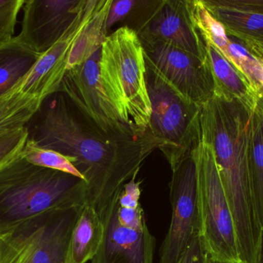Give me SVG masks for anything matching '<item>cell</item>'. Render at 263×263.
<instances>
[{"mask_svg":"<svg viewBox=\"0 0 263 263\" xmlns=\"http://www.w3.org/2000/svg\"><path fill=\"white\" fill-rule=\"evenodd\" d=\"M101 49L86 63L66 73L58 92L102 131L119 137H142L119 115L100 80L99 61Z\"/></svg>","mask_w":263,"mask_h":263,"instance_id":"cell-8","label":"cell"},{"mask_svg":"<svg viewBox=\"0 0 263 263\" xmlns=\"http://www.w3.org/2000/svg\"><path fill=\"white\" fill-rule=\"evenodd\" d=\"M245 43H247L250 49L263 56V45L255 44V43H247V42Z\"/></svg>","mask_w":263,"mask_h":263,"instance_id":"cell-31","label":"cell"},{"mask_svg":"<svg viewBox=\"0 0 263 263\" xmlns=\"http://www.w3.org/2000/svg\"><path fill=\"white\" fill-rule=\"evenodd\" d=\"M112 0H100L92 18L74 42L67 63V72L86 63L101 49L106 38L105 23Z\"/></svg>","mask_w":263,"mask_h":263,"instance_id":"cell-18","label":"cell"},{"mask_svg":"<svg viewBox=\"0 0 263 263\" xmlns=\"http://www.w3.org/2000/svg\"><path fill=\"white\" fill-rule=\"evenodd\" d=\"M83 206L63 212L46 222L29 263H66L71 233Z\"/></svg>","mask_w":263,"mask_h":263,"instance_id":"cell-15","label":"cell"},{"mask_svg":"<svg viewBox=\"0 0 263 263\" xmlns=\"http://www.w3.org/2000/svg\"><path fill=\"white\" fill-rule=\"evenodd\" d=\"M230 44L227 58L244 76L259 98L263 96V64L247 43L229 35Z\"/></svg>","mask_w":263,"mask_h":263,"instance_id":"cell-23","label":"cell"},{"mask_svg":"<svg viewBox=\"0 0 263 263\" xmlns=\"http://www.w3.org/2000/svg\"><path fill=\"white\" fill-rule=\"evenodd\" d=\"M84 0H25L16 38L37 54L50 49L68 30Z\"/></svg>","mask_w":263,"mask_h":263,"instance_id":"cell-12","label":"cell"},{"mask_svg":"<svg viewBox=\"0 0 263 263\" xmlns=\"http://www.w3.org/2000/svg\"><path fill=\"white\" fill-rule=\"evenodd\" d=\"M43 101L40 97L20 92L17 86L0 97V137L26 126Z\"/></svg>","mask_w":263,"mask_h":263,"instance_id":"cell-20","label":"cell"},{"mask_svg":"<svg viewBox=\"0 0 263 263\" xmlns=\"http://www.w3.org/2000/svg\"><path fill=\"white\" fill-rule=\"evenodd\" d=\"M258 104H259L260 109L262 110L263 114V96L262 97H261L259 99V101H258Z\"/></svg>","mask_w":263,"mask_h":263,"instance_id":"cell-35","label":"cell"},{"mask_svg":"<svg viewBox=\"0 0 263 263\" xmlns=\"http://www.w3.org/2000/svg\"><path fill=\"white\" fill-rule=\"evenodd\" d=\"M202 2L229 35L247 43L263 45V15L216 6L211 0Z\"/></svg>","mask_w":263,"mask_h":263,"instance_id":"cell-19","label":"cell"},{"mask_svg":"<svg viewBox=\"0 0 263 263\" xmlns=\"http://www.w3.org/2000/svg\"><path fill=\"white\" fill-rule=\"evenodd\" d=\"M192 156L196 164L199 236L204 250L219 262L241 263L233 216L213 147L201 128Z\"/></svg>","mask_w":263,"mask_h":263,"instance_id":"cell-6","label":"cell"},{"mask_svg":"<svg viewBox=\"0 0 263 263\" xmlns=\"http://www.w3.org/2000/svg\"><path fill=\"white\" fill-rule=\"evenodd\" d=\"M139 0H112L105 23V32L106 37L116 25L120 23L126 26L133 16Z\"/></svg>","mask_w":263,"mask_h":263,"instance_id":"cell-28","label":"cell"},{"mask_svg":"<svg viewBox=\"0 0 263 263\" xmlns=\"http://www.w3.org/2000/svg\"><path fill=\"white\" fill-rule=\"evenodd\" d=\"M204 263H227L219 262V261L215 260V259H212L209 255L205 253V259H204Z\"/></svg>","mask_w":263,"mask_h":263,"instance_id":"cell-32","label":"cell"},{"mask_svg":"<svg viewBox=\"0 0 263 263\" xmlns=\"http://www.w3.org/2000/svg\"><path fill=\"white\" fill-rule=\"evenodd\" d=\"M46 223L20 233L0 236V263L30 262Z\"/></svg>","mask_w":263,"mask_h":263,"instance_id":"cell-22","label":"cell"},{"mask_svg":"<svg viewBox=\"0 0 263 263\" xmlns=\"http://www.w3.org/2000/svg\"><path fill=\"white\" fill-rule=\"evenodd\" d=\"M141 192L134 177L112 201L103 219V243L91 263L153 262L156 239L147 226Z\"/></svg>","mask_w":263,"mask_h":263,"instance_id":"cell-7","label":"cell"},{"mask_svg":"<svg viewBox=\"0 0 263 263\" xmlns=\"http://www.w3.org/2000/svg\"><path fill=\"white\" fill-rule=\"evenodd\" d=\"M247 46H248V45H247ZM248 47H249V46H248ZM249 48H250V47H249ZM250 50L252 51V52H253V54H255V55H256V56H257L258 57H259V60H260V61L262 62V64H263V56L261 55V54H258V52H255L254 50H253V49H250Z\"/></svg>","mask_w":263,"mask_h":263,"instance_id":"cell-33","label":"cell"},{"mask_svg":"<svg viewBox=\"0 0 263 263\" xmlns=\"http://www.w3.org/2000/svg\"><path fill=\"white\" fill-rule=\"evenodd\" d=\"M213 4L242 12L263 15V0H211Z\"/></svg>","mask_w":263,"mask_h":263,"instance_id":"cell-29","label":"cell"},{"mask_svg":"<svg viewBox=\"0 0 263 263\" xmlns=\"http://www.w3.org/2000/svg\"><path fill=\"white\" fill-rule=\"evenodd\" d=\"M22 156L35 166L61 171L84 180L69 157L53 150L41 148L29 139L23 148Z\"/></svg>","mask_w":263,"mask_h":263,"instance_id":"cell-25","label":"cell"},{"mask_svg":"<svg viewBox=\"0 0 263 263\" xmlns=\"http://www.w3.org/2000/svg\"><path fill=\"white\" fill-rule=\"evenodd\" d=\"M86 199L83 179L35 166L21 154L0 168V236L43 225Z\"/></svg>","mask_w":263,"mask_h":263,"instance_id":"cell-2","label":"cell"},{"mask_svg":"<svg viewBox=\"0 0 263 263\" xmlns=\"http://www.w3.org/2000/svg\"><path fill=\"white\" fill-rule=\"evenodd\" d=\"M205 250L199 234L192 239L177 263H204Z\"/></svg>","mask_w":263,"mask_h":263,"instance_id":"cell-30","label":"cell"},{"mask_svg":"<svg viewBox=\"0 0 263 263\" xmlns=\"http://www.w3.org/2000/svg\"><path fill=\"white\" fill-rule=\"evenodd\" d=\"M187 4L193 23L203 41L213 45L227 57L230 40L223 25L212 15L202 0H187Z\"/></svg>","mask_w":263,"mask_h":263,"instance_id":"cell-24","label":"cell"},{"mask_svg":"<svg viewBox=\"0 0 263 263\" xmlns=\"http://www.w3.org/2000/svg\"><path fill=\"white\" fill-rule=\"evenodd\" d=\"M172 171L171 222L159 250V263H177L192 239L199 234L196 164L193 156Z\"/></svg>","mask_w":263,"mask_h":263,"instance_id":"cell-9","label":"cell"},{"mask_svg":"<svg viewBox=\"0 0 263 263\" xmlns=\"http://www.w3.org/2000/svg\"><path fill=\"white\" fill-rule=\"evenodd\" d=\"M102 86L122 120L139 135L149 131L152 106L146 86L145 51L138 34L120 26L101 47Z\"/></svg>","mask_w":263,"mask_h":263,"instance_id":"cell-4","label":"cell"},{"mask_svg":"<svg viewBox=\"0 0 263 263\" xmlns=\"http://www.w3.org/2000/svg\"><path fill=\"white\" fill-rule=\"evenodd\" d=\"M215 83V95L236 98L255 109L259 96L237 68L213 45L205 43Z\"/></svg>","mask_w":263,"mask_h":263,"instance_id":"cell-14","label":"cell"},{"mask_svg":"<svg viewBox=\"0 0 263 263\" xmlns=\"http://www.w3.org/2000/svg\"><path fill=\"white\" fill-rule=\"evenodd\" d=\"M145 56L185 98L199 105L215 96V83L207 59L165 43H142Z\"/></svg>","mask_w":263,"mask_h":263,"instance_id":"cell-10","label":"cell"},{"mask_svg":"<svg viewBox=\"0 0 263 263\" xmlns=\"http://www.w3.org/2000/svg\"><path fill=\"white\" fill-rule=\"evenodd\" d=\"M40 56L15 37L0 46V97L18 85Z\"/></svg>","mask_w":263,"mask_h":263,"instance_id":"cell-17","label":"cell"},{"mask_svg":"<svg viewBox=\"0 0 263 263\" xmlns=\"http://www.w3.org/2000/svg\"><path fill=\"white\" fill-rule=\"evenodd\" d=\"M26 127L29 140L70 159L86 182V205L102 221L123 186L158 148L150 131L142 137L106 134L62 92L45 99Z\"/></svg>","mask_w":263,"mask_h":263,"instance_id":"cell-1","label":"cell"},{"mask_svg":"<svg viewBox=\"0 0 263 263\" xmlns=\"http://www.w3.org/2000/svg\"><path fill=\"white\" fill-rule=\"evenodd\" d=\"M253 111L238 99L218 95L201 110V131L213 147L236 223H247L257 216L250 168Z\"/></svg>","mask_w":263,"mask_h":263,"instance_id":"cell-3","label":"cell"},{"mask_svg":"<svg viewBox=\"0 0 263 263\" xmlns=\"http://www.w3.org/2000/svg\"><path fill=\"white\" fill-rule=\"evenodd\" d=\"M104 225L95 209L85 204L79 213L68 246L66 263H87L98 253Z\"/></svg>","mask_w":263,"mask_h":263,"instance_id":"cell-16","label":"cell"},{"mask_svg":"<svg viewBox=\"0 0 263 263\" xmlns=\"http://www.w3.org/2000/svg\"><path fill=\"white\" fill-rule=\"evenodd\" d=\"M145 59L152 106L149 131L173 171L192 155L199 142L202 105L183 97Z\"/></svg>","mask_w":263,"mask_h":263,"instance_id":"cell-5","label":"cell"},{"mask_svg":"<svg viewBox=\"0 0 263 263\" xmlns=\"http://www.w3.org/2000/svg\"><path fill=\"white\" fill-rule=\"evenodd\" d=\"M137 34L142 43H165L207 59L205 42L193 23L187 0H158Z\"/></svg>","mask_w":263,"mask_h":263,"instance_id":"cell-13","label":"cell"},{"mask_svg":"<svg viewBox=\"0 0 263 263\" xmlns=\"http://www.w3.org/2000/svg\"><path fill=\"white\" fill-rule=\"evenodd\" d=\"M100 1L84 0L80 12L64 35L50 49L40 56L18 83L16 86L20 92L35 96L43 100L58 92L67 73L71 48L93 16Z\"/></svg>","mask_w":263,"mask_h":263,"instance_id":"cell-11","label":"cell"},{"mask_svg":"<svg viewBox=\"0 0 263 263\" xmlns=\"http://www.w3.org/2000/svg\"><path fill=\"white\" fill-rule=\"evenodd\" d=\"M259 263H263V235L262 239V247H261L260 259H259Z\"/></svg>","mask_w":263,"mask_h":263,"instance_id":"cell-34","label":"cell"},{"mask_svg":"<svg viewBox=\"0 0 263 263\" xmlns=\"http://www.w3.org/2000/svg\"><path fill=\"white\" fill-rule=\"evenodd\" d=\"M250 168L256 211L263 230V114L258 103L252 121Z\"/></svg>","mask_w":263,"mask_h":263,"instance_id":"cell-21","label":"cell"},{"mask_svg":"<svg viewBox=\"0 0 263 263\" xmlns=\"http://www.w3.org/2000/svg\"><path fill=\"white\" fill-rule=\"evenodd\" d=\"M28 140L26 127L17 128L0 137V168L21 155Z\"/></svg>","mask_w":263,"mask_h":263,"instance_id":"cell-26","label":"cell"},{"mask_svg":"<svg viewBox=\"0 0 263 263\" xmlns=\"http://www.w3.org/2000/svg\"><path fill=\"white\" fill-rule=\"evenodd\" d=\"M25 0H0V46L15 37L17 17Z\"/></svg>","mask_w":263,"mask_h":263,"instance_id":"cell-27","label":"cell"}]
</instances>
